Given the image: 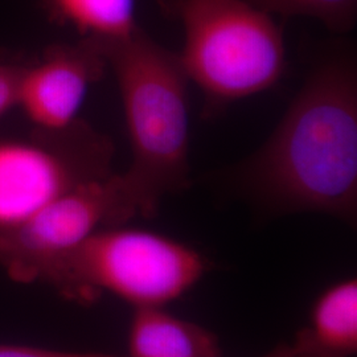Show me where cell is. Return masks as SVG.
<instances>
[{"label":"cell","mask_w":357,"mask_h":357,"mask_svg":"<svg viewBox=\"0 0 357 357\" xmlns=\"http://www.w3.org/2000/svg\"><path fill=\"white\" fill-rule=\"evenodd\" d=\"M54 19L69 24L81 38L112 43L131 36L139 26L135 0H45Z\"/></svg>","instance_id":"10"},{"label":"cell","mask_w":357,"mask_h":357,"mask_svg":"<svg viewBox=\"0 0 357 357\" xmlns=\"http://www.w3.org/2000/svg\"><path fill=\"white\" fill-rule=\"evenodd\" d=\"M208 261L187 243L125 225L98 230L57 258L38 282L69 301L112 294L132 308L165 307L204 277Z\"/></svg>","instance_id":"3"},{"label":"cell","mask_w":357,"mask_h":357,"mask_svg":"<svg viewBox=\"0 0 357 357\" xmlns=\"http://www.w3.org/2000/svg\"><path fill=\"white\" fill-rule=\"evenodd\" d=\"M262 357H295L294 356L293 348L290 343H281L275 345L273 349H270L266 355Z\"/></svg>","instance_id":"14"},{"label":"cell","mask_w":357,"mask_h":357,"mask_svg":"<svg viewBox=\"0 0 357 357\" xmlns=\"http://www.w3.org/2000/svg\"><path fill=\"white\" fill-rule=\"evenodd\" d=\"M113 153L110 139L81 121L0 141V231L23 224L77 185L113 174Z\"/></svg>","instance_id":"5"},{"label":"cell","mask_w":357,"mask_h":357,"mask_svg":"<svg viewBox=\"0 0 357 357\" xmlns=\"http://www.w3.org/2000/svg\"><path fill=\"white\" fill-rule=\"evenodd\" d=\"M0 357H123L101 352H69L29 345L0 344Z\"/></svg>","instance_id":"13"},{"label":"cell","mask_w":357,"mask_h":357,"mask_svg":"<svg viewBox=\"0 0 357 357\" xmlns=\"http://www.w3.org/2000/svg\"><path fill=\"white\" fill-rule=\"evenodd\" d=\"M295 357H352L357 352V281L347 278L315 299L294 337Z\"/></svg>","instance_id":"8"},{"label":"cell","mask_w":357,"mask_h":357,"mask_svg":"<svg viewBox=\"0 0 357 357\" xmlns=\"http://www.w3.org/2000/svg\"><path fill=\"white\" fill-rule=\"evenodd\" d=\"M23 65L0 64V118L17 107Z\"/></svg>","instance_id":"12"},{"label":"cell","mask_w":357,"mask_h":357,"mask_svg":"<svg viewBox=\"0 0 357 357\" xmlns=\"http://www.w3.org/2000/svg\"><path fill=\"white\" fill-rule=\"evenodd\" d=\"M159 6L183 26L180 63L211 102L255 96L281 79L284 43L270 13L248 0H159Z\"/></svg>","instance_id":"4"},{"label":"cell","mask_w":357,"mask_h":357,"mask_svg":"<svg viewBox=\"0 0 357 357\" xmlns=\"http://www.w3.org/2000/svg\"><path fill=\"white\" fill-rule=\"evenodd\" d=\"M126 357H221V349L216 336L200 324L165 307H146L134 310Z\"/></svg>","instance_id":"9"},{"label":"cell","mask_w":357,"mask_h":357,"mask_svg":"<svg viewBox=\"0 0 357 357\" xmlns=\"http://www.w3.org/2000/svg\"><path fill=\"white\" fill-rule=\"evenodd\" d=\"M106 66L101 52L88 40L52 45L38 63L24 66L17 107L38 130L69 128Z\"/></svg>","instance_id":"7"},{"label":"cell","mask_w":357,"mask_h":357,"mask_svg":"<svg viewBox=\"0 0 357 357\" xmlns=\"http://www.w3.org/2000/svg\"><path fill=\"white\" fill-rule=\"evenodd\" d=\"M238 184L277 213L357 216V75L351 57L318 65L268 141L237 169Z\"/></svg>","instance_id":"1"},{"label":"cell","mask_w":357,"mask_h":357,"mask_svg":"<svg viewBox=\"0 0 357 357\" xmlns=\"http://www.w3.org/2000/svg\"><path fill=\"white\" fill-rule=\"evenodd\" d=\"M139 216L122 174L85 181L23 224L0 231V266L13 281L38 282L52 264L98 230Z\"/></svg>","instance_id":"6"},{"label":"cell","mask_w":357,"mask_h":357,"mask_svg":"<svg viewBox=\"0 0 357 357\" xmlns=\"http://www.w3.org/2000/svg\"><path fill=\"white\" fill-rule=\"evenodd\" d=\"M90 43L114 73L132 153L122 175L139 216L150 218L165 196L188 185L190 79L178 54L158 44L141 26L119 41Z\"/></svg>","instance_id":"2"},{"label":"cell","mask_w":357,"mask_h":357,"mask_svg":"<svg viewBox=\"0 0 357 357\" xmlns=\"http://www.w3.org/2000/svg\"><path fill=\"white\" fill-rule=\"evenodd\" d=\"M270 15L314 17L335 32L355 26L357 0H248Z\"/></svg>","instance_id":"11"}]
</instances>
